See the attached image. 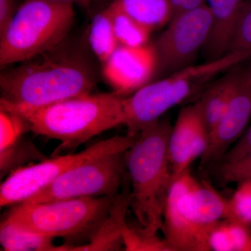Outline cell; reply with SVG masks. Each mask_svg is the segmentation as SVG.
I'll return each mask as SVG.
<instances>
[{"instance_id": "cell-12", "label": "cell", "mask_w": 251, "mask_h": 251, "mask_svg": "<svg viewBox=\"0 0 251 251\" xmlns=\"http://www.w3.org/2000/svg\"><path fill=\"white\" fill-rule=\"evenodd\" d=\"M103 65L105 79L116 93L123 95L148 85L157 74L158 62L152 44L141 47L120 45Z\"/></svg>"}, {"instance_id": "cell-8", "label": "cell", "mask_w": 251, "mask_h": 251, "mask_svg": "<svg viewBox=\"0 0 251 251\" xmlns=\"http://www.w3.org/2000/svg\"><path fill=\"white\" fill-rule=\"evenodd\" d=\"M135 137L115 136L94 144L80 153L58 156L11 172L0 186V206L17 204L49 186L68 170L93 158L126 151Z\"/></svg>"}, {"instance_id": "cell-16", "label": "cell", "mask_w": 251, "mask_h": 251, "mask_svg": "<svg viewBox=\"0 0 251 251\" xmlns=\"http://www.w3.org/2000/svg\"><path fill=\"white\" fill-rule=\"evenodd\" d=\"M241 75L240 64L229 69L224 75L204 89V92L196 103L209 135L224 115L237 90Z\"/></svg>"}, {"instance_id": "cell-25", "label": "cell", "mask_w": 251, "mask_h": 251, "mask_svg": "<svg viewBox=\"0 0 251 251\" xmlns=\"http://www.w3.org/2000/svg\"><path fill=\"white\" fill-rule=\"evenodd\" d=\"M213 168L221 184L238 183L251 179V151L239 159L220 163Z\"/></svg>"}, {"instance_id": "cell-1", "label": "cell", "mask_w": 251, "mask_h": 251, "mask_svg": "<svg viewBox=\"0 0 251 251\" xmlns=\"http://www.w3.org/2000/svg\"><path fill=\"white\" fill-rule=\"evenodd\" d=\"M60 46L1 73V100L40 107L90 94L96 79L90 64Z\"/></svg>"}, {"instance_id": "cell-4", "label": "cell", "mask_w": 251, "mask_h": 251, "mask_svg": "<svg viewBox=\"0 0 251 251\" xmlns=\"http://www.w3.org/2000/svg\"><path fill=\"white\" fill-rule=\"evenodd\" d=\"M227 200L190 170L173 176L163 211L165 242L171 251H208L211 227L227 216Z\"/></svg>"}, {"instance_id": "cell-5", "label": "cell", "mask_w": 251, "mask_h": 251, "mask_svg": "<svg viewBox=\"0 0 251 251\" xmlns=\"http://www.w3.org/2000/svg\"><path fill=\"white\" fill-rule=\"evenodd\" d=\"M251 57V50L232 51L221 58L192 64L143 86L125 98V124L127 135L135 137L168 110L192 97L215 78Z\"/></svg>"}, {"instance_id": "cell-7", "label": "cell", "mask_w": 251, "mask_h": 251, "mask_svg": "<svg viewBox=\"0 0 251 251\" xmlns=\"http://www.w3.org/2000/svg\"><path fill=\"white\" fill-rule=\"evenodd\" d=\"M119 193L46 202H23L11 209L4 221L24 230L52 239H87L90 242L110 214Z\"/></svg>"}, {"instance_id": "cell-10", "label": "cell", "mask_w": 251, "mask_h": 251, "mask_svg": "<svg viewBox=\"0 0 251 251\" xmlns=\"http://www.w3.org/2000/svg\"><path fill=\"white\" fill-rule=\"evenodd\" d=\"M211 27L210 10L205 4L175 15L152 44L157 73L167 75L192 65L205 45Z\"/></svg>"}, {"instance_id": "cell-21", "label": "cell", "mask_w": 251, "mask_h": 251, "mask_svg": "<svg viewBox=\"0 0 251 251\" xmlns=\"http://www.w3.org/2000/svg\"><path fill=\"white\" fill-rule=\"evenodd\" d=\"M90 43L94 53L103 64L120 46L108 7L94 16L91 25Z\"/></svg>"}, {"instance_id": "cell-11", "label": "cell", "mask_w": 251, "mask_h": 251, "mask_svg": "<svg viewBox=\"0 0 251 251\" xmlns=\"http://www.w3.org/2000/svg\"><path fill=\"white\" fill-rule=\"evenodd\" d=\"M242 69L240 81L233 97L218 125L212 130L209 146L201 157V165L214 167L247 129L251 120V82Z\"/></svg>"}, {"instance_id": "cell-2", "label": "cell", "mask_w": 251, "mask_h": 251, "mask_svg": "<svg viewBox=\"0 0 251 251\" xmlns=\"http://www.w3.org/2000/svg\"><path fill=\"white\" fill-rule=\"evenodd\" d=\"M125 97L89 94L50 105L29 107L1 100L0 109L20 115L36 135L61 142L58 150L75 149L103 132L125 124Z\"/></svg>"}, {"instance_id": "cell-19", "label": "cell", "mask_w": 251, "mask_h": 251, "mask_svg": "<svg viewBox=\"0 0 251 251\" xmlns=\"http://www.w3.org/2000/svg\"><path fill=\"white\" fill-rule=\"evenodd\" d=\"M52 239L24 230L5 221L0 227V243L4 251H63V246L53 245Z\"/></svg>"}, {"instance_id": "cell-6", "label": "cell", "mask_w": 251, "mask_h": 251, "mask_svg": "<svg viewBox=\"0 0 251 251\" xmlns=\"http://www.w3.org/2000/svg\"><path fill=\"white\" fill-rule=\"evenodd\" d=\"M74 17L70 1L25 0L0 36V65L25 62L60 46Z\"/></svg>"}, {"instance_id": "cell-27", "label": "cell", "mask_w": 251, "mask_h": 251, "mask_svg": "<svg viewBox=\"0 0 251 251\" xmlns=\"http://www.w3.org/2000/svg\"><path fill=\"white\" fill-rule=\"evenodd\" d=\"M251 151V126L248 127L244 134L231 147L221 163L232 162L239 159Z\"/></svg>"}, {"instance_id": "cell-17", "label": "cell", "mask_w": 251, "mask_h": 251, "mask_svg": "<svg viewBox=\"0 0 251 251\" xmlns=\"http://www.w3.org/2000/svg\"><path fill=\"white\" fill-rule=\"evenodd\" d=\"M206 244L208 251H251V226L221 220L209 231Z\"/></svg>"}, {"instance_id": "cell-26", "label": "cell", "mask_w": 251, "mask_h": 251, "mask_svg": "<svg viewBox=\"0 0 251 251\" xmlns=\"http://www.w3.org/2000/svg\"><path fill=\"white\" fill-rule=\"evenodd\" d=\"M251 50V0H245L241 8L229 52Z\"/></svg>"}, {"instance_id": "cell-14", "label": "cell", "mask_w": 251, "mask_h": 251, "mask_svg": "<svg viewBox=\"0 0 251 251\" xmlns=\"http://www.w3.org/2000/svg\"><path fill=\"white\" fill-rule=\"evenodd\" d=\"M245 0H205L211 14L209 37L202 52L205 61L229 52L241 8Z\"/></svg>"}, {"instance_id": "cell-3", "label": "cell", "mask_w": 251, "mask_h": 251, "mask_svg": "<svg viewBox=\"0 0 251 251\" xmlns=\"http://www.w3.org/2000/svg\"><path fill=\"white\" fill-rule=\"evenodd\" d=\"M172 128L169 120L160 118L143 128L126 152L130 186V208L145 230H162L168 188L173 179L168 155Z\"/></svg>"}, {"instance_id": "cell-31", "label": "cell", "mask_w": 251, "mask_h": 251, "mask_svg": "<svg viewBox=\"0 0 251 251\" xmlns=\"http://www.w3.org/2000/svg\"><path fill=\"white\" fill-rule=\"evenodd\" d=\"M60 1H70V2L78 3V4L83 5V6H87L90 4L92 0H60Z\"/></svg>"}, {"instance_id": "cell-18", "label": "cell", "mask_w": 251, "mask_h": 251, "mask_svg": "<svg viewBox=\"0 0 251 251\" xmlns=\"http://www.w3.org/2000/svg\"><path fill=\"white\" fill-rule=\"evenodd\" d=\"M130 17L151 29L168 24L173 17L170 0H114Z\"/></svg>"}, {"instance_id": "cell-24", "label": "cell", "mask_w": 251, "mask_h": 251, "mask_svg": "<svg viewBox=\"0 0 251 251\" xmlns=\"http://www.w3.org/2000/svg\"><path fill=\"white\" fill-rule=\"evenodd\" d=\"M227 216L251 226V179L238 182L237 189L227 200Z\"/></svg>"}, {"instance_id": "cell-15", "label": "cell", "mask_w": 251, "mask_h": 251, "mask_svg": "<svg viewBox=\"0 0 251 251\" xmlns=\"http://www.w3.org/2000/svg\"><path fill=\"white\" fill-rule=\"evenodd\" d=\"M128 177L119 193L110 214L104 221L90 242L82 245L68 244V251H120L124 247L122 226L130 207L131 194L128 184Z\"/></svg>"}, {"instance_id": "cell-23", "label": "cell", "mask_w": 251, "mask_h": 251, "mask_svg": "<svg viewBox=\"0 0 251 251\" xmlns=\"http://www.w3.org/2000/svg\"><path fill=\"white\" fill-rule=\"evenodd\" d=\"M122 239L126 251H171L164 239L151 234L143 227L135 228L127 224L122 226Z\"/></svg>"}, {"instance_id": "cell-28", "label": "cell", "mask_w": 251, "mask_h": 251, "mask_svg": "<svg viewBox=\"0 0 251 251\" xmlns=\"http://www.w3.org/2000/svg\"><path fill=\"white\" fill-rule=\"evenodd\" d=\"M18 9L16 0H0V36L9 27Z\"/></svg>"}, {"instance_id": "cell-9", "label": "cell", "mask_w": 251, "mask_h": 251, "mask_svg": "<svg viewBox=\"0 0 251 251\" xmlns=\"http://www.w3.org/2000/svg\"><path fill=\"white\" fill-rule=\"evenodd\" d=\"M126 152L105 155L83 162L68 170L25 202H46L118 194L128 178Z\"/></svg>"}, {"instance_id": "cell-13", "label": "cell", "mask_w": 251, "mask_h": 251, "mask_svg": "<svg viewBox=\"0 0 251 251\" xmlns=\"http://www.w3.org/2000/svg\"><path fill=\"white\" fill-rule=\"evenodd\" d=\"M209 138L196 103L180 110L168 141L173 176L188 171L195 160L201 158L209 146Z\"/></svg>"}, {"instance_id": "cell-20", "label": "cell", "mask_w": 251, "mask_h": 251, "mask_svg": "<svg viewBox=\"0 0 251 251\" xmlns=\"http://www.w3.org/2000/svg\"><path fill=\"white\" fill-rule=\"evenodd\" d=\"M114 30L120 45L141 47L149 44L152 30L130 17L115 1L108 6Z\"/></svg>"}, {"instance_id": "cell-30", "label": "cell", "mask_w": 251, "mask_h": 251, "mask_svg": "<svg viewBox=\"0 0 251 251\" xmlns=\"http://www.w3.org/2000/svg\"><path fill=\"white\" fill-rule=\"evenodd\" d=\"M242 68L244 76L251 82V57L245 62L242 63Z\"/></svg>"}, {"instance_id": "cell-29", "label": "cell", "mask_w": 251, "mask_h": 251, "mask_svg": "<svg viewBox=\"0 0 251 251\" xmlns=\"http://www.w3.org/2000/svg\"><path fill=\"white\" fill-rule=\"evenodd\" d=\"M173 9V16L184 11L196 9L205 4V0H170Z\"/></svg>"}, {"instance_id": "cell-22", "label": "cell", "mask_w": 251, "mask_h": 251, "mask_svg": "<svg viewBox=\"0 0 251 251\" xmlns=\"http://www.w3.org/2000/svg\"><path fill=\"white\" fill-rule=\"evenodd\" d=\"M1 176L8 175L24 163L31 161H44L46 157L31 142L22 139V136L6 145L0 146Z\"/></svg>"}]
</instances>
